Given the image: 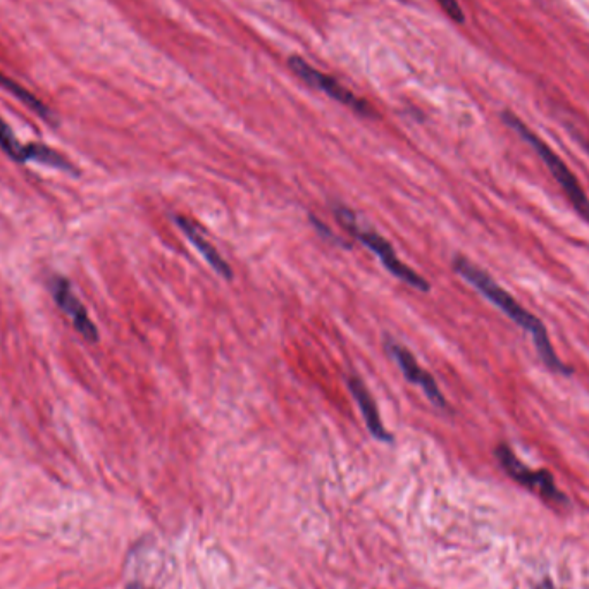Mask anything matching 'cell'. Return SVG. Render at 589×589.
<instances>
[{
	"mask_svg": "<svg viewBox=\"0 0 589 589\" xmlns=\"http://www.w3.org/2000/svg\"><path fill=\"white\" fill-rule=\"evenodd\" d=\"M348 388H350L352 395H354L355 400L359 403L360 412H362V416L366 419L367 429L371 431L372 436L376 440L386 441V443L393 441V436L386 431L383 422L379 419L378 405L374 402V398L371 397V393L367 390L366 385L360 379L350 378L348 379Z\"/></svg>",
	"mask_w": 589,
	"mask_h": 589,
	"instance_id": "9",
	"label": "cell"
},
{
	"mask_svg": "<svg viewBox=\"0 0 589 589\" xmlns=\"http://www.w3.org/2000/svg\"><path fill=\"white\" fill-rule=\"evenodd\" d=\"M436 4L443 9V13L447 14L448 18L453 19L455 23H464L465 16L462 7H460L457 0H436Z\"/></svg>",
	"mask_w": 589,
	"mask_h": 589,
	"instance_id": "12",
	"label": "cell"
},
{
	"mask_svg": "<svg viewBox=\"0 0 589 589\" xmlns=\"http://www.w3.org/2000/svg\"><path fill=\"white\" fill-rule=\"evenodd\" d=\"M0 87L11 93L13 97H16L21 104H25L30 111L35 112L38 118H42L50 124L56 123V118H54V114H52L49 107L45 106L44 102L37 99L33 93L28 92L25 87H21L18 81L11 80V78H7L6 75L0 73Z\"/></svg>",
	"mask_w": 589,
	"mask_h": 589,
	"instance_id": "10",
	"label": "cell"
},
{
	"mask_svg": "<svg viewBox=\"0 0 589 589\" xmlns=\"http://www.w3.org/2000/svg\"><path fill=\"white\" fill-rule=\"evenodd\" d=\"M0 149L4 150L16 162H31V157H33V143L26 145V147L21 145L18 138L14 137L9 124L2 118H0Z\"/></svg>",
	"mask_w": 589,
	"mask_h": 589,
	"instance_id": "11",
	"label": "cell"
},
{
	"mask_svg": "<svg viewBox=\"0 0 589 589\" xmlns=\"http://www.w3.org/2000/svg\"><path fill=\"white\" fill-rule=\"evenodd\" d=\"M453 269L469 285L474 286L483 297L488 298L491 304H495L498 309L502 310L505 316H509L517 326H521L524 331L533 336L536 350H538V354L545 362L546 367H550L552 371L560 372V374L571 372V369L565 366L564 362L558 359V355L555 354L545 324L541 323L540 319L531 314L529 310L524 309L507 290H503L502 286L498 285L490 274L484 273L483 269H479L476 264H472L471 261H467L464 257H455Z\"/></svg>",
	"mask_w": 589,
	"mask_h": 589,
	"instance_id": "1",
	"label": "cell"
},
{
	"mask_svg": "<svg viewBox=\"0 0 589 589\" xmlns=\"http://www.w3.org/2000/svg\"><path fill=\"white\" fill-rule=\"evenodd\" d=\"M288 66L292 69L293 75H297L300 80H304L309 87L321 90L331 99H335L336 102L350 107L352 111L359 112L360 116H366V118L376 116V112L367 104L366 100L360 99L354 92H350L347 87H343L340 81L335 80L333 76L326 75L323 71L314 68L312 64L305 61L304 57H288Z\"/></svg>",
	"mask_w": 589,
	"mask_h": 589,
	"instance_id": "5",
	"label": "cell"
},
{
	"mask_svg": "<svg viewBox=\"0 0 589 589\" xmlns=\"http://www.w3.org/2000/svg\"><path fill=\"white\" fill-rule=\"evenodd\" d=\"M534 589H557L555 588V584L550 581V579H545V581H541L540 584H536V588Z\"/></svg>",
	"mask_w": 589,
	"mask_h": 589,
	"instance_id": "13",
	"label": "cell"
},
{
	"mask_svg": "<svg viewBox=\"0 0 589 589\" xmlns=\"http://www.w3.org/2000/svg\"><path fill=\"white\" fill-rule=\"evenodd\" d=\"M495 455L502 465L503 471L507 472L510 478L522 484L527 490L536 493L548 505L562 507L567 503V498L562 491L558 490L550 472L529 469L526 464H522L521 460L517 459V455L507 445H500L496 448Z\"/></svg>",
	"mask_w": 589,
	"mask_h": 589,
	"instance_id": "4",
	"label": "cell"
},
{
	"mask_svg": "<svg viewBox=\"0 0 589 589\" xmlns=\"http://www.w3.org/2000/svg\"><path fill=\"white\" fill-rule=\"evenodd\" d=\"M503 121L512 128V130L524 140V142L531 145V149L540 155L541 161L545 162L546 168L552 173L553 178L557 180L558 185L562 186L567 199L574 205L577 214L583 217L584 221L589 223V199L588 195L584 193L583 186L579 185L576 176L572 173L571 168L565 164L557 152L548 147V143L543 142L531 128H527L526 123H522L521 119L517 118L512 112H503Z\"/></svg>",
	"mask_w": 589,
	"mask_h": 589,
	"instance_id": "2",
	"label": "cell"
},
{
	"mask_svg": "<svg viewBox=\"0 0 589 589\" xmlns=\"http://www.w3.org/2000/svg\"><path fill=\"white\" fill-rule=\"evenodd\" d=\"M128 589H140V588H138L137 584H135V586H131V588H128Z\"/></svg>",
	"mask_w": 589,
	"mask_h": 589,
	"instance_id": "14",
	"label": "cell"
},
{
	"mask_svg": "<svg viewBox=\"0 0 589 589\" xmlns=\"http://www.w3.org/2000/svg\"><path fill=\"white\" fill-rule=\"evenodd\" d=\"M386 350H388V354H390L393 359L397 360L398 366H400L403 374H405V378L409 379L410 383L421 386L424 393H426V397H428L436 407H441V409L447 407V400L443 397V393H441L440 388L436 385L433 376H431L429 372L424 371V369L417 364L414 355L410 354L407 348L398 345L397 341L386 340Z\"/></svg>",
	"mask_w": 589,
	"mask_h": 589,
	"instance_id": "7",
	"label": "cell"
},
{
	"mask_svg": "<svg viewBox=\"0 0 589 589\" xmlns=\"http://www.w3.org/2000/svg\"><path fill=\"white\" fill-rule=\"evenodd\" d=\"M50 292L52 297L56 300V304L61 307L62 312L71 319V323L75 326L76 331L80 333L87 341L99 340V331L92 323V319L88 317L87 310L83 307L78 297H76L71 286H69L68 279L61 278V276H54L50 279Z\"/></svg>",
	"mask_w": 589,
	"mask_h": 589,
	"instance_id": "6",
	"label": "cell"
},
{
	"mask_svg": "<svg viewBox=\"0 0 589 589\" xmlns=\"http://www.w3.org/2000/svg\"><path fill=\"white\" fill-rule=\"evenodd\" d=\"M174 221L180 226V230L188 236V240H190L195 247L199 248L202 257H204L205 261L209 262V266H211L219 276H223L224 279L233 278V271H231L230 264L224 261L214 245H211V243L205 240L202 233H200V228L197 224L192 223V221L185 216H176L174 217Z\"/></svg>",
	"mask_w": 589,
	"mask_h": 589,
	"instance_id": "8",
	"label": "cell"
},
{
	"mask_svg": "<svg viewBox=\"0 0 589 589\" xmlns=\"http://www.w3.org/2000/svg\"><path fill=\"white\" fill-rule=\"evenodd\" d=\"M335 216L345 230L350 231L360 243H364L369 250H372L374 254L378 255L381 264H383L393 276H397L400 281L407 283V285L412 286V288H416V290L429 292L431 285H429L428 281L422 278L421 274L412 271L409 266H405L402 261H398L395 250H393L390 243L386 242L383 236H379L378 233H374V231L360 230L354 212L347 209V207H343V205H335Z\"/></svg>",
	"mask_w": 589,
	"mask_h": 589,
	"instance_id": "3",
	"label": "cell"
}]
</instances>
